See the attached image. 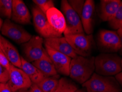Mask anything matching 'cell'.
<instances>
[{
	"instance_id": "1",
	"label": "cell",
	"mask_w": 122,
	"mask_h": 92,
	"mask_svg": "<svg viewBox=\"0 0 122 92\" xmlns=\"http://www.w3.org/2000/svg\"><path fill=\"white\" fill-rule=\"evenodd\" d=\"M94 56L83 57L78 55L71 59L69 76L80 84H84L91 78L95 71Z\"/></svg>"
},
{
	"instance_id": "2",
	"label": "cell",
	"mask_w": 122,
	"mask_h": 92,
	"mask_svg": "<svg viewBox=\"0 0 122 92\" xmlns=\"http://www.w3.org/2000/svg\"><path fill=\"white\" fill-rule=\"evenodd\" d=\"M122 59L114 53H102L95 58V72L98 75L113 76L122 72Z\"/></svg>"
},
{
	"instance_id": "3",
	"label": "cell",
	"mask_w": 122,
	"mask_h": 92,
	"mask_svg": "<svg viewBox=\"0 0 122 92\" xmlns=\"http://www.w3.org/2000/svg\"><path fill=\"white\" fill-rule=\"evenodd\" d=\"M87 92H121L122 87L115 77L94 74L82 84Z\"/></svg>"
},
{
	"instance_id": "4",
	"label": "cell",
	"mask_w": 122,
	"mask_h": 92,
	"mask_svg": "<svg viewBox=\"0 0 122 92\" xmlns=\"http://www.w3.org/2000/svg\"><path fill=\"white\" fill-rule=\"evenodd\" d=\"M61 8L66 22L64 35L85 33L80 16L71 8L67 0L61 1Z\"/></svg>"
},
{
	"instance_id": "5",
	"label": "cell",
	"mask_w": 122,
	"mask_h": 92,
	"mask_svg": "<svg viewBox=\"0 0 122 92\" xmlns=\"http://www.w3.org/2000/svg\"><path fill=\"white\" fill-rule=\"evenodd\" d=\"M64 38L78 55L89 57L90 55L93 46L92 34L86 35L85 33L69 34L64 35Z\"/></svg>"
},
{
	"instance_id": "6",
	"label": "cell",
	"mask_w": 122,
	"mask_h": 92,
	"mask_svg": "<svg viewBox=\"0 0 122 92\" xmlns=\"http://www.w3.org/2000/svg\"><path fill=\"white\" fill-rule=\"evenodd\" d=\"M33 21L35 29L44 39L62 37V35L57 33L50 26L46 14L41 11L36 6L32 9Z\"/></svg>"
},
{
	"instance_id": "7",
	"label": "cell",
	"mask_w": 122,
	"mask_h": 92,
	"mask_svg": "<svg viewBox=\"0 0 122 92\" xmlns=\"http://www.w3.org/2000/svg\"><path fill=\"white\" fill-rule=\"evenodd\" d=\"M44 39L39 36H32L28 42L23 45V51L26 60L30 62L39 60L45 56L47 53L43 47Z\"/></svg>"
},
{
	"instance_id": "8",
	"label": "cell",
	"mask_w": 122,
	"mask_h": 92,
	"mask_svg": "<svg viewBox=\"0 0 122 92\" xmlns=\"http://www.w3.org/2000/svg\"><path fill=\"white\" fill-rule=\"evenodd\" d=\"M2 34L19 44H24L31 38L32 35L23 27L7 19L1 28Z\"/></svg>"
},
{
	"instance_id": "9",
	"label": "cell",
	"mask_w": 122,
	"mask_h": 92,
	"mask_svg": "<svg viewBox=\"0 0 122 92\" xmlns=\"http://www.w3.org/2000/svg\"><path fill=\"white\" fill-rule=\"evenodd\" d=\"M98 45L102 51L114 53L121 48V40L117 32L102 29L98 34Z\"/></svg>"
},
{
	"instance_id": "10",
	"label": "cell",
	"mask_w": 122,
	"mask_h": 92,
	"mask_svg": "<svg viewBox=\"0 0 122 92\" xmlns=\"http://www.w3.org/2000/svg\"><path fill=\"white\" fill-rule=\"evenodd\" d=\"M9 81L7 84L12 92H17L21 89H28L33 82L26 74L20 68L12 65L9 70Z\"/></svg>"
},
{
	"instance_id": "11",
	"label": "cell",
	"mask_w": 122,
	"mask_h": 92,
	"mask_svg": "<svg viewBox=\"0 0 122 92\" xmlns=\"http://www.w3.org/2000/svg\"><path fill=\"white\" fill-rule=\"evenodd\" d=\"M45 48L52 62L54 65L57 73L66 76H69L70 65L71 58L53 49L49 46L44 45Z\"/></svg>"
},
{
	"instance_id": "12",
	"label": "cell",
	"mask_w": 122,
	"mask_h": 92,
	"mask_svg": "<svg viewBox=\"0 0 122 92\" xmlns=\"http://www.w3.org/2000/svg\"><path fill=\"white\" fill-rule=\"evenodd\" d=\"M31 16L27 6L21 0H13L11 19L15 22L21 24L31 23Z\"/></svg>"
},
{
	"instance_id": "13",
	"label": "cell",
	"mask_w": 122,
	"mask_h": 92,
	"mask_svg": "<svg viewBox=\"0 0 122 92\" xmlns=\"http://www.w3.org/2000/svg\"><path fill=\"white\" fill-rule=\"evenodd\" d=\"M95 2L93 0L85 1L80 18L84 31L86 35H91L94 31V14Z\"/></svg>"
},
{
	"instance_id": "14",
	"label": "cell",
	"mask_w": 122,
	"mask_h": 92,
	"mask_svg": "<svg viewBox=\"0 0 122 92\" xmlns=\"http://www.w3.org/2000/svg\"><path fill=\"white\" fill-rule=\"evenodd\" d=\"M44 44L71 59L78 56L64 37L44 39Z\"/></svg>"
},
{
	"instance_id": "15",
	"label": "cell",
	"mask_w": 122,
	"mask_h": 92,
	"mask_svg": "<svg viewBox=\"0 0 122 92\" xmlns=\"http://www.w3.org/2000/svg\"><path fill=\"white\" fill-rule=\"evenodd\" d=\"M46 16L52 28L62 35L66 29V19L62 12L54 7L47 11Z\"/></svg>"
},
{
	"instance_id": "16",
	"label": "cell",
	"mask_w": 122,
	"mask_h": 92,
	"mask_svg": "<svg viewBox=\"0 0 122 92\" xmlns=\"http://www.w3.org/2000/svg\"><path fill=\"white\" fill-rule=\"evenodd\" d=\"M121 0H101L100 17L102 21H109L116 13L121 3Z\"/></svg>"
},
{
	"instance_id": "17",
	"label": "cell",
	"mask_w": 122,
	"mask_h": 92,
	"mask_svg": "<svg viewBox=\"0 0 122 92\" xmlns=\"http://www.w3.org/2000/svg\"><path fill=\"white\" fill-rule=\"evenodd\" d=\"M2 41L3 53L6 56L12 65L21 69V57L15 47L4 37L2 38Z\"/></svg>"
},
{
	"instance_id": "18",
	"label": "cell",
	"mask_w": 122,
	"mask_h": 92,
	"mask_svg": "<svg viewBox=\"0 0 122 92\" xmlns=\"http://www.w3.org/2000/svg\"><path fill=\"white\" fill-rule=\"evenodd\" d=\"M21 70L29 77L33 83L38 84L45 78L40 70L33 64L29 62L23 57H21Z\"/></svg>"
},
{
	"instance_id": "19",
	"label": "cell",
	"mask_w": 122,
	"mask_h": 92,
	"mask_svg": "<svg viewBox=\"0 0 122 92\" xmlns=\"http://www.w3.org/2000/svg\"><path fill=\"white\" fill-rule=\"evenodd\" d=\"M32 64L40 70L45 77H53L58 75L54 65L48 54L42 59L32 62Z\"/></svg>"
},
{
	"instance_id": "20",
	"label": "cell",
	"mask_w": 122,
	"mask_h": 92,
	"mask_svg": "<svg viewBox=\"0 0 122 92\" xmlns=\"http://www.w3.org/2000/svg\"><path fill=\"white\" fill-rule=\"evenodd\" d=\"M60 76L57 75L53 77H45L37 85L43 92H53L58 86Z\"/></svg>"
},
{
	"instance_id": "21",
	"label": "cell",
	"mask_w": 122,
	"mask_h": 92,
	"mask_svg": "<svg viewBox=\"0 0 122 92\" xmlns=\"http://www.w3.org/2000/svg\"><path fill=\"white\" fill-rule=\"evenodd\" d=\"M78 89L75 84L65 77L60 79L58 86L53 92H75Z\"/></svg>"
},
{
	"instance_id": "22",
	"label": "cell",
	"mask_w": 122,
	"mask_h": 92,
	"mask_svg": "<svg viewBox=\"0 0 122 92\" xmlns=\"http://www.w3.org/2000/svg\"><path fill=\"white\" fill-rule=\"evenodd\" d=\"M13 0H0V15L7 19H11Z\"/></svg>"
},
{
	"instance_id": "23",
	"label": "cell",
	"mask_w": 122,
	"mask_h": 92,
	"mask_svg": "<svg viewBox=\"0 0 122 92\" xmlns=\"http://www.w3.org/2000/svg\"><path fill=\"white\" fill-rule=\"evenodd\" d=\"M108 24L114 30H118L122 27V1L116 13L110 21Z\"/></svg>"
},
{
	"instance_id": "24",
	"label": "cell",
	"mask_w": 122,
	"mask_h": 92,
	"mask_svg": "<svg viewBox=\"0 0 122 92\" xmlns=\"http://www.w3.org/2000/svg\"><path fill=\"white\" fill-rule=\"evenodd\" d=\"M33 1L36 6L39 7L45 14H46L50 8L55 7L54 2L52 0H33Z\"/></svg>"
},
{
	"instance_id": "25",
	"label": "cell",
	"mask_w": 122,
	"mask_h": 92,
	"mask_svg": "<svg viewBox=\"0 0 122 92\" xmlns=\"http://www.w3.org/2000/svg\"><path fill=\"white\" fill-rule=\"evenodd\" d=\"M68 1L71 8L76 12V13L80 16V17H81L85 1L84 0H70Z\"/></svg>"
},
{
	"instance_id": "26",
	"label": "cell",
	"mask_w": 122,
	"mask_h": 92,
	"mask_svg": "<svg viewBox=\"0 0 122 92\" xmlns=\"http://www.w3.org/2000/svg\"><path fill=\"white\" fill-rule=\"evenodd\" d=\"M9 71L0 65V84L7 83L9 81Z\"/></svg>"
},
{
	"instance_id": "27",
	"label": "cell",
	"mask_w": 122,
	"mask_h": 92,
	"mask_svg": "<svg viewBox=\"0 0 122 92\" xmlns=\"http://www.w3.org/2000/svg\"><path fill=\"white\" fill-rule=\"evenodd\" d=\"M0 65L9 71L12 64L3 52L0 51Z\"/></svg>"
},
{
	"instance_id": "28",
	"label": "cell",
	"mask_w": 122,
	"mask_h": 92,
	"mask_svg": "<svg viewBox=\"0 0 122 92\" xmlns=\"http://www.w3.org/2000/svg\"><path fill=\"white\" fill-rule=\"evenodd\" d=\"M0 92H12L7 83L0 84Z\"/></svg>"
},
{
	"instance_id": "29",
	"label": "cell",
	"mask_w": 122,
	"mask_h": 92,
	"mask_svg": "<svg viewBox=\"0 0 122 92\" xmlns=\"http://www.w3.org/2000/svg\"><path fill=\"white\" fill-rule=\"evenodd\" d=\"M29 91L30 92H43L36 84L34 83L32 84L30 88Z\"/></svg>"
},
{
	"instance_id": "30",
	"label": "cell",
	"mask_w": 122,
	"mask_h": 92,
	"mask_svg": "<svg viewBox=\"0 0 122 92\" xmlns=\"http://www.w3.org/2000/svg\"><path fill=\"white\" fill-rule=\"evenodd\" d=\"M117 33L119 35V37L120 38V40H121V48L119 50V53L121 55H122V29L120 28L119 29L117 30Z\"/></svg>"
},
{
	"instance_id": "31",
	"label": "cell",
	"mask_w": 122,
	"mask_h": 92,
	"mask_svg": "<svg viewBox=\"0 0 122 92\" xmlns=\"http://www.w3.org/2000/svg\"><path fill=\"white\" fill-rule=\"evenodd\" d=\"M115 78L117 80L121 86L122 87V72H121L116 75Z\"/></svg>"
},
{
	"instance_id": "32",
	"label": "cell",
	"mask_w": 122,
	"mask_h": 92,
	"mask_svg": "<svg viewBox=\"0 0 122 92\" xmlns=\"http://www.w3.org/2000/svg\"><path fill=\"white\" fill-rule=\"evenodd\" d=\"M2 38L1 35H0V51L2 52Z\"/></svg>"
},
{
	"instance_id": "33",
	"label": "cell",
	"mask_w": 122,
	"mask_h": 92,
	"mask_svg": "<svg viewBox=\"0 0 122 92\" xmlns=\"http://www.w3.org/2000/svg\"><path fill=\"white\" fill-rule=\"evenodd\" d=\"M17 92H30V91H28V89H21L17 91Z\"/></svg>"
},
{
	"instance_id": "34",
	"label": "cell",
	"mask_w": 122,
	"mask_h": 92,
	"mask_svg": "<svg viewBox=\"0 0 122 92\" xmlns=\"http://www.w3.org/2000/svg\"><path fill=\"white\" fill-rule=\"evenodd\" d=\"M3 22L2 19L0 18V30H1V28H2V27L3 26Z\"/></svg>"
},
{
	"instance_id": "35",
	"label": "cell",
	"mask_w": 122,
	"mask_h": 92,
	"mask_svg": "<svg viewBox=\"0 0 122 92\" xmlns=\"http://www.w3.org/2000/svg\"><path fill=\"white\" fill-rule=\"evenodd\" d=\"M75 92H85V91H84V90H82V89H77Z\"/></svg>"
},
{
	"instance_id": "36",
	"label": "cell",
	"mask_w": 122,
	"mask_h": 92,
	"mask_svg": "<svg viewBox=\"0 0 122 92\" xmlns=\"http://www.w3.org/2000/svg\"><path fill=\"white\" fill-rule=\"evenodd\" d=\"M121 66H122V60H121Z\"/></svg>"
},
{
	"instance_id": "37",
	"label": "cell",
	"mask_w": 122,
	"mask_h": 92,
	"mask_svg": "<svg viewBox=\"0 0 122 92\" xmlns=\"http://www.w3.org/2000/svg\"></svg>"
}]
</instances>
